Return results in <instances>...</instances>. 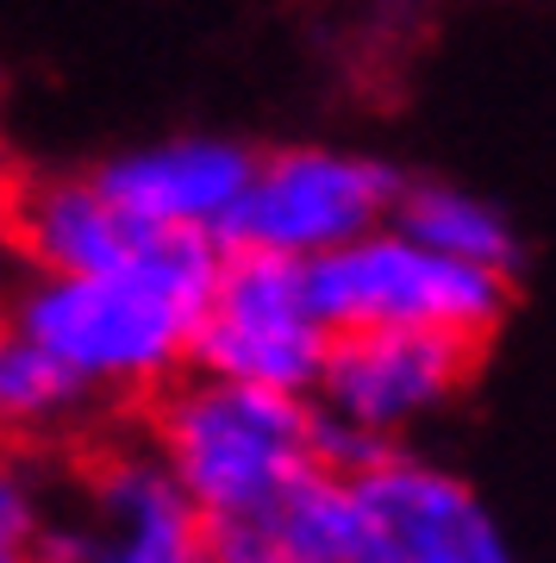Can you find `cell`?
<instances>
[{
    "label": "cell",
    "mask_w": 556,
    "mask_h": 563,
    "mask_svg": "<svg viewBox=\"0 0 556 563\" xmlns=\"http://www.w3.org/2000/svg\"><path fill=\"white\" fill-rule=\"evenodd\" d=\"M225 276V244L163 232L157 251L113 276H32L13 288L7 332L57 351L100 401H151L194 369V332Z\"/></svg>",
    "instance_id": "6da1fadb"
},
{
    "label": "cell",
    "mask_w": 556,
    "mask_h": 563,
    "mask_svg": "<svg viewBox=\"0 0 556 563\" xmlns=\"http://www.w3.org/2000/svg\"><path fill=\"white\" fill-rule=\"evenodd\" d=\"M144 439L176 470L200 520L269 501L319 463L307 395L225 383L207 369H181L144 401Z\"/></svg>",
    "instance_id": "7a4b0ae2"
},
{
    "label": "cell",
    "mask_w": 556,
    "mask_h": 563,
    "mask_svg": "<svg viewBox=\"0 0 556 563\" xmlns=\"http://www.w3.org/2000/svg\"><path fill=\"white\" fill-rule=\"evenodd\" d=\"M319 320L332 332H457L488 344L513 307V276L425 251L400 225L307 263Z\"/></svg>",
    "instance_id": "3957f363"
},
{
    "label": "cell",
    "mask_w": 556,
    "mask_h": 563,
    "mask_svg": "<svg viewBox=\"0 0 556 563\" xmlns=\"http://www.w3.org/2000/svg\"><path fill=\"white\" fill-rule=\"evenodd\" d=\"M407 169L369 157V151H338V144H281L263 151L257 176L219 225L225 251H263V257H332L344 244L394 225Z\"/></svg>",
    "instance_id": "277c9868"
},
{
    "label": "cell",
    "mask_w": 556,
    "mask_h": 563,
    "mask_svg": "<svg viewBox=\"0 0 556 563\" xmlns=\"http://www.w3.org/2000/svg\"><path fill=\"white\" fill-rule=\"evenodd\" d=\"M332 339L338 332L319 320L307 263L263 257V251H225V276H219L213 307L194 332V369L313 401Z\"/></svg>",
    "instance_id": "5b68a950"
},
{
    "label": "cell",
    "mask_w": 556,
    "mask_h": 563,
    "mask_svg": "<svg viewBox=\"0 0 556 563\" xmlns=\"http://www.w3.org/2000/svg\"><path fill=\"white\" fill-rule=\"evenodd\" d=\"M32 563H213L207 520L151 439L100 444L81 501L57 507Z\"/></svg>",
    "instance_id": "8992f818"
},
{
    "label": "cell",
    "mask_w": 556,
    "mask_h": 563,
    "mask_svg": "<svg viewBox=\"0 0 556 563\" xmlns=\"http://www.w3.org/2000/svg\"><path fill=\"white\" fill-rule=\"evenodd\" d=\"M351 495L363 520V563H519L476 483L419 451L369 463L351 476Z\"/></svg>",
    "instance_id": "52a82bcc"
},
{
    "label": "cell",
    "mask_w": 556,
    "mask_h": 563,
    "mask_svg": "<svg viewBox=\"0 0 556 563\" xmlns=\"http://www.w3.org/2000/svg\"><path fill=\"white\" fill-rule=\"evenodd\" d=\"M476 357L481 344L457 332H338L313 407L381 444H400L469 388Z\"/></svg>",
    "instance_id": "ba28073f"
},
{
    "label": "cell",
    "mask_w": 556,
    "mask_h": 563,
    "mask_svg": "<svg viewBox=\"0 0 556 563\" xmlns=\"http://www.w3.org/2000/svg\"><path fill=\"white\" fill-rule=\"evenodd\" d=\"M7 239L32 276H113L157 251V225H144L94 169H51L13 181Z\"/></svg>",
    "instance_id": "9c48e42d"
},
{
    "label": "cell",
    "mask_w": 556,
    "mask_h": 563,
    "mask_svg": "<svg viewBox=\"0 0 556 563\" xmlns=\"http://www.w3.org/2000/svg\"><path fill=\"white\" fill-rule=\"evenodd\" d=\"M263 151L219 132H181V139H157L138 151H120L94 169L113 201H125L144 225L157 232H207L219 239V225L232 220V207L244 201V188L257 176Z\"/></svg>",
    "instance_id": "30bf717a"
},
{
    "label": "cell",
    "mask_w": 556,
    "mask_h": 563,
    "mask_svg": "<svg viewBox=\"0 0 556 563\" xmlns=\"http://www.w3.org/2000/svg\"><path fill=\"white\" fill-rule=\"evenodd\" d=\"M207 551L213 563H363V520L351 476L313 463L269 501L213 514Z\"/></svg>",
    "instance_id": "8fae6325"
},
{
    "label": "cell",
    "mask_w": 556,
    "mask_h": 563,
    "mask_svg": "<svg viewBox=\"0 0 556 563\" xmlns=\"http://www.w3.org/2000/svg\"><path fill=\"white\" fill-rule=\"evenodd\" d=\"M394 225L407 239H419L425 251H444L457 263H481V269H507L519 276V232L494 201H481L457 181L407 176L394 207Z\"/></svg>",
    "instance_id": "7c38bea8"
},
{
    "label": "cell",
    "mask_w": 556,
    "mask_h": 563,
    "mask_svg": "<svg viewBox=\"0 0 556 563\" xmlns=\"http://www.w3.org/2000/svg\"><path fill=\"white\" fill-rule=\"evenodd\" d=\"M100 395L44 344L7 332L0 339V420L13 439H51L63 426H81Z\"/></svg>",
    "instance_id": "4fadbf2b"
},
{
    "label": "cell",
    "mask_w": 556,
    "mask_h": 563,
    "mask_svg": "<svg viewBox=\"0 0 556 563\" xmlns=\"http://www.w3.org/2000/svg\"><path fill=\"white\" fill-rule=\"evenodd\" d=\"M51 520H57V507H51L44 483L32 470H20V463H7V476H0V563L38 558Z\"/></svg>",
    "instance_id": "5bb4252c"
}]
</instances>
